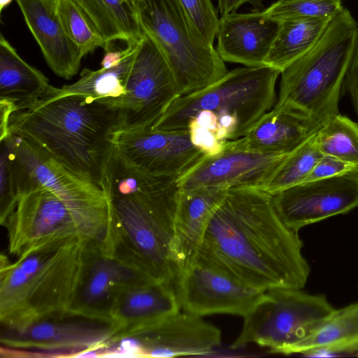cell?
Segmentation results:
<instances>
[{
  "label": "cell",
  "instance_id": "obj_1",
  "mask_svg": "<svg viewBox=\"0 0 358 358\" xmlns=\"http://www.w3.org/2000/svg\"><path fill=\"white\" fill-rule=\"evenodd\" d=\"M298 231L278 216L262 188H228L215 209L195 257L261 291L301 289L310 266Z\"/></svg>",
  "mask_w": 358,
  "mask_h": 358
},
{
  "label": "cell",
  "instance_id": "obj_2",
  "mask_svg": "<svg viewBox=\"0 0 358 358\" xmlns=\"http://www.w3.org/2000/svg\"><path fill=\"white\" fill-rule=\"evenodd\" d=\"M176 178L152 175L113 149L102 188L113 215V251L155 280L175 285L180 270L175 250Z\"/></svg>",
  "mask_w": 358,
  "mask_h": 358
},
{
  "label": "cell",
  "instance_id": "obj_3",
  "mask_svg": "<svg viewBox=\"0 0 358 358\" xmlns=\"http://www.w3.org/2000/svg\"><path fill=\"white\" fill-rule=\"evenodd\" d=\"M119 126L115 103L65 95L13 112L7 137L15 135L34 143L76 175L102 187Z\"/></svg>",
  "mask_w": 358,
  "mask_h": 358
},
{
  "label": "cell",
  "instance_id": "obj_4",
  "mask_svg": "<svg viewBox=\"0 0 358 358\" xmlns=\"http://www.w3.org/2000/svg\"><path fill=\"white\" fill-rule=\"evenodd\" d=\"M280 71L270 66L235 69L201 90L176 99L152 127L185 131L193 144L212 155L244 136L271 109Z\"/></svg>",
  "mask_w": 358,
  "mask_h": 358
},
{
  "label": "cell",
  "instance_id": "obj_5",
  "mask_svg": "<svg viewBox=\"0 0 358 358\" xmlns=\"http://www.w3.org/2000/svg\"><path fill=\"white\" fill-rule=\"evenodd\" d=\"M87 244L73 237L43 245L13 263L1 255V326L69 315Z\"/></svg>",
  "mask_w": 358,
  "mask_h": 358
},
{
  "label": "cell",
  "instance_id": "obj_6",
  "mask_svg": "<svg viewBox=\"0 0 358 358\" xmlns=\"http://www.w3.org/2000/svg\"><path fill=\"white\" fill-rule=\"evenodd\" d=\"M358 43V23L347 8L329 22L315 45L280 73L276 103L321 125L339 114L344 78Z\"/></svg>",
  "mask_w": 358,
  "mask_h": 358
},
{
  "label": "cell",
  "instance_id": "obj_7",
  "mask_svg": "<svg viewBox=\"0 0 358 358\" xmlns=\"http://www.w3.org/2000/svg\"><path fill=\"white\" fill-rule=\"evenodd\" d=\"M10 169L16 199L32 188L50 190L70 210L88 244L112 248V210L101 186L76 175L41 147L17 136Z\"/></svg>",
  "mask_w": 358,
  "mask_h": 358
},
{
  "label": "cell",
  "instance_id": "obj_8",
  "mask_svg": "<svg viewBox=\"0 0 358 358\" xmlns=\"http://www.w3.org/2000/svg\"><path fill=\"white\" fill-rule=\"evenodd\" d=\"M131 1L143 33L165 58L180 96L205 89L228 73L179 0Z\"/></svg>",
  "mask_w": 358,
  "mask_h": 358
},
{
  "label": "cell",
  "instance_id": "obj_9",
  "mask_svg": "<svg viewBox=\"0 0 358 358\" xmlns=\"http://www.w3.org/2000/svg\"><path fill=\"white\" fill-rule=\"evenodd\" d=\"M334 309L324 295L299 289L266 291L243 317L242 329L231 348L256 344L273 353L291 355L293 348Z\"/></svg>",
  "mask_w": 358,
  "mask_h": 358
},
{
  "label": "cell",
  "instance_id": "obj_10",
  "mask_svg": "<svg viewBox=\"0 0 358 358\" xmlns=\"http://www.w3.org/2000/svg\"><path fill=\"white\" fill-rule=\"evenodd\" d=\"M180 96L168 63L144 33L127 78L125 94L118 106V131L152 127Z\"/></svg>",
  "mask_w": 358,
  "mask_h": 358
},
{
  "label": "cell",
  "instance_id": "obj_11",
  "mask_svg": "<svg viewBox=\"0 0 358 358\" xmlns=\"http://www.w3.org/2000/svg\"><path fill=\"white\" fill-rule=\"evenodd\" d=\"M2 327L1 348L48 357H80L106 347L117 334L110 323L69 315Z\"/></svg>",
  "mask_w": 358,
  "mask_h": 358
},
{
  "label": "cell",
  "instance_id": "obj_12",
  "mask_svg": "<svg viewBox=\"0 0 358 358\" xmlns=\"http://www.w3.org/2000/svg\"><path fill=\"white\" fill-rule=\"evenodd\" d=\"M1 224L7 230L9 254L17 259L50 243L73 237L84 239L66 205L43 187L19 194L13 210Z\"/></svg>",
  "mask_w": 358,
  "mask_h": 358
},
{
  "label": "cell",
  "instance_id": "obj_13",
  "mask_svg": "<svg viewBox=\"0 0 358 358\" xmlns=\"http://www.w3.org/2000/svg\"><path fill=\"white\" fill-rule=\"evenodd\" d=\"M152 280L113 251L87 244L69 315L110 323L113 308L120 292L134 285Z\"/></svg>",
  "mask_w": 358,
  "mask_h": 358
},
{
  "label": "cell",
  "instance_id": "obj_14",
  "mask_svg": "<svg viewBox=\"0 0 358 358\" xmlns=\"http://www.w3.org/2000/svg\"><path fill=\"white\" fill-rule=\"evenodd\" d=\"M174 287L180 309L201 317L220 313L244 317L265 292L198 257L182 271Z\"/></svg>",
  "mask_w": 358,
  "mask_h": 358
},
{
  "label": "cell",
  "instance_id": "obj_15",
  "mask_svg": "<svg viewBox=\"0 0 358 358\" xmlns=\"http://www.w3.org/2000/svg\"><path fill=\"white\" fill-rule=\"evenodd\" d=\"M278 216L299 230L358 206V173L301 182L271 194Z\"/></svg>",
  "mask_w": 358,
  "mask_h": 358
},
{
  "label": "cell",
  "instance_id": "obj_16",
  "mask_svg": "<svg viewBox=\"0 0 358 358\" xmlns=\"http://www.w3.org/2000/svg\"><path fill=\"white\" fill-rule=\"evenodd\" d=\"M289 154L252 150L230 141L218 153L204 156L178 178V185L184 190L203 187L262 189Z\"/></svg>",
  "mask_w": 358,
  "mask_h": 358
},
{
  "label": "cell",
  "instance_id": "obj_17",
  "mask_svg": "<svg viewBox=\"0 0 358 358\" xmlns=\"http://www.w3.org/2000/svg\"><path fill=\"white\" fill-rule=\"evenodd\" d=\"M115 148L129 163L157 176L179 178L204 156L185 131L152 127L117 131Z\"/></svg>",
  "mask_w": 358,
  "mask_h": 358
},
{
  "label": "cell",
  "instance_id": "obj_18",
  "mask_svg": "<svg viewBox=\"0 0 358 358\" xmlns=\"http://www.w3.org/2000/svg\"><path fill=\"white\" fill-rule=\"evenodd\" d=\"M136 357L205 355L221 344V331L201 316L180 310L129 336ZM125 337V336H124Z\"/></svg>",
  "mask_w": 358,
  "mask_h": 358
},
{
  "label": "cell",
  "instance_id": "obj_19",
  "mask_svg": "<svg viewBox=\"0 0 358 358\" xmlns=\"http://www.w3.org/2000/svg\"><path fill=\"white\" fill-rule=\"evenodd\" d=\"M278 27V21L261 11L221 15L216 50L224 62L245 66H264Z\"/></svg>",
  "mask_w": 358,
  "mask_h": 358
},
{
  "label": "cell",
  "instance_id": "obj_20",
  "mask_svg": "<svg viewBox=\"0 0 358 358\" xmlns=\"http://www.w3.org/2000/svg\"><path fill=\"white\" fill-rule=\"evenodd\" d=\"M179 310L180 306L172 284L152 280L129 287L120 292L113 308L110 323L117 332L113 341Z\"/></svg>",
  "mask_w": 358,
  "mask_h": 358
},
{
  "label": "cell",
  "instance_id": "obj_21",
  "mask_svg": "<svg viewBox=\"0 0 358 358\" xmlns=\"http://www.w3.org/2000/svg\"><path fill=\"white\" fill-rule=\"evenodd\" d=\"M25 22L51 70L71 79L83 57L60 21L56 6L47 0H15Z\"/></svg>",
  "mask_w": 358,
  "mask_h": 358
},
{
  "label": "cell",
  "instance_id": "obj_22",
  "mask_svg": "<svg viewBox=\"0 0 358 358\" xmlns=\"http://www.w3.org/2000/svg\"><path fill=\"white\" fill-rule=\"evenodd\" d=\"M294 109L276 103L263 115L248 133L235 140L246 149L276 154H289L322 127Z\"/></svg>",
  "mask_w": 358,
  "mask_h": 358
},
{
  "label": "cell",
  "instance_id": "obj_23",
  "mask_svg": "<svg viewBox=\"0 0 358 358\" xmlns=\"http://www.w3.org/2000/svg\"><path fill=\"white\" fill-rule=\"evenodd\" d=\"M227 189L220 187L180 189L175 217V250L180 273L196 255L208 221Z\"/></svg>",
  "mask_w": 358,
  "mask_h": 358
},
{
  "label": "cell",
  "instance_id": "obj_24",
  "mask_svg": "<svg viewBox=\"0 0 358 358\" xmlns=\"http://www.w3.org/2000/svg\"><path fill=\"white\" fill-rule=\"evenodd\" d=\"M55 89L46 76L27 63L1 34L0 104L13 112L24 110L50 97Z\"/></svg>",
  "mask_w": 358,
  "mask_h": 358
},
{
  "label": "cell",
  "instance_id": "obj_25",
  "mask_svg": "<svg viewBox=\"0 0 358 358\" xmlns=\"http://www.w3.org/2000/svg\"><path fill=\"white\" fill-rule=\"evenodd\" d=\"M72 1L108 48L117 40L127 43L143 38L144 33L131 0Z\"/></svg>",
  "mask_w": 358,
  "mask_h": 358
},
{
  "label": "cell",
  "instance_id": "obj_26",
  "mask_svg": "<svg viewBox=\"0 0 358 358\" xmlns=\"http://www.w3.org/2000/svg\"><path fill=\"white\" fill-rule=\"evenodd\" d=\"M358 350V303L334 310L292 350L291 354Z\"/></svg>",
  "mask_w": 358,
  "mask_h": 358
},
{
  "label": "cell",
  "instance_id": "obj_27",
  "mask_svg": "<svg viewBox=\"0 0 358 358\" xmlns=\"http://www.w3.org/2000/svg\"><path fill=\"white\" fill-rule=\"evenodd\" d=\"M141 39L127 43L128 51L118 65L95 71L84 69L76 83L56 87L52 97L80 95L110 101L118 107L125 94L127 78Z\"/></svg>",
  "mask_w": 358,
  "mask_h": 358
},
{
  "label": "cell",
  "instance_id": "obj_28",
  "mask_svg": "<svg viewBox=\"0 0 358 358\" xmlns=\"http://www.w3.org/2000/svg\"><path fill=\"white\" fill-rule=\"evenodd\" d=\"M332 18L308 17L278 21V30L265 65L281 73L315 45Z\"/></svg>",
  "mask_w": 358,
  "mask_h": 358
},
{
  "label": "cell",
  "instance_id": "obj_29",
  "mask_svg": "<svg viewBox=\"0 0 358 358\" xmlns=\"http://www.w3.org/2000/svg\"><path fill=\"white\" fill-rule=\"evenodd\" d=\"M323 155L358 164V124L340 113L329 119L315 133Z\"/></svg>",
  "mask_w": 358,
  "mask_h": 358
},
{
  "label": "cell",
  "instance_id": "obj_30",
  "mask_svg": "<svg viewBox=\"0 0 358 358\" xmlns=\"http://www.w3.org/2000/svg\"><path fill=\"white\" fill-rule=\"evenodd\" d=\"M315 133L287 156L262 188L264 190L271 194L306 180L323 156L315 143Z\"/></svg>",
  "mask_w": 358,
  "mask_h": 358
},
{
  "label": "cell",
  "instance_id": "obj_31",
  "mask_svg": "<svg viewBox=\"0 0 358 358\" xmlns=\"http://www.w3.org/2000/svg\"><path fill=\"white\" fill-rule=\"evenodd\" d=\"M57 13L65 31L83 57L108 46L72 0H58Z\"/></svg>",
  "mask_w": 358,
  "mask_h": 358
},
{
  "label": "cell",
  "instance_id": "obj_32",
  "mask_svg": "<svg viewBox=\"0 0 358 358\" xmlns=\"http://www.w3.org/2000/svg\"><path fill=\"white\" fill-rule=\"evenodd\" d=\"M342 0H278L262 10L275 20L296 18H332L343 8Z\"/></svg>",
  "mask_w": 358,
  "mask_h": 358
},
{
  "label": "cell",
  "instance_id": "obj_33",
  "mask_svg": "<svg viewBox=\"0 0 358 358\" xmlns=\"http://www.w3.org/2000/svg\"><path fill=\"white\" fill-rule=\"evenodd\" d=\"M0 141V222L2 224L13 210L17 202L10 170L17 145V136L10 135Z\"/></svg>",
  "mask_w": 358,
  "mask_h": 358
},
{
  "label": "cell",
  "instance_id": "obj_34",
  "mask_svg": "<svg viewBox=\"0 0 358 358\" xmlns=\"http://www.w3.org/2000/svg\"><path fill=\"white\" fill-rule=\"evenodd\" d=\"M199 33L210 44L217 36L219 17L211 0H179Z\"/></svg>",
  "mask_w": 358,
  "mask_h": 358
},
{
  "label": "cell",
  "instance_id": "obj_35",
  "mask_svg": "<svg viewBox=\"0 0 358 358\" xmlns=\"http://www.w3.org/2000/svg\"><path fill=\"white\" fill-rule=\"evenodd\" d=\"M348 173H358V164H351L331 156L323 155L303 182Z\"/></svg>",
  "mask_w": 358,
  "mask_h": 358
},
{
  "label": "cell",
  "instance_id": "obj_36",
  "mask_svg": "<svg viewBox=\"0 0 358 358\" xmlns=\"http://www.w3.org/2000/svg\"><path fill=\"white\" fill-rule=\"evenodd\" d=\"M342 90L350 96L358 119V43L347 69Z\"/></svg>",
  "mask_w": 358,
  "mask_h": 358
},
{
  "label": "cell",
  "instance_id": "obj_37",
  "mask_svg": "<svg viewBox=\"0 0 358 358\" xmlns=\"http://www.w3.org/2000/svg\"><path fill=\"white\" fill-rule=\"evenodd\" d=\"M251 4L255 11H262L264 9L262 0H218V9L221 15L235 13L242 5Z\"/></svg>",
  "mask_w": 358,
  "mask_h": 358
},
{
  "label": "cell",
  "instance_id": "obj_38",
  "mask_svg": "<svg viewBox=\"0 0 358 358\" xmlns=\"http://www.w3.org/2000/svg\"><path fill=\"white\" fill-rule=\"evenodd\" d=\"M128 51V46L120 50H113L111 44L106 50L103 57L101 62V68L109 69L118 65L123 59Z\"/></svg>",
  "mask_w": 358,
  "mask_h": 358
},
{
  "label": "cell",
  "instance_id": "obj_39",
  "mask_svg": "<svg viewBox=\"0 0 358 358\" xmlns=\"http://www.w3.org/2000/svg\"><path fill=\"white\" fill-rule=\"evenodd\" d=\"M13 0H0V13H2L3 10L6 8Z\"/></svg>",
  "mask_w": 358,
  "mask_h": 358
},
{
  "label": "cell",
  "instance_id": "obj_40",
  "mask_svg": "<svg viewBox=\"0 0 358 358\" xmlns=\"http://www.w3.org/2000/svg\"><path fill=\"white\" fill-rule=\"evenodd\" d=\"M47 1L52 2L57 8V3L58 0H47Z\"/></svg>",
  "mask_w": 358,
  "mask_h": 358
}]
</instances>
